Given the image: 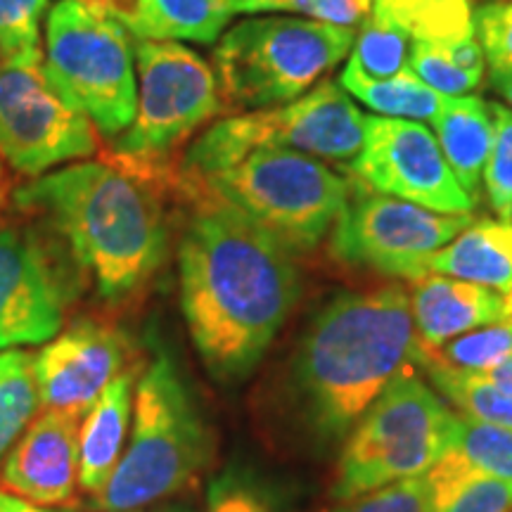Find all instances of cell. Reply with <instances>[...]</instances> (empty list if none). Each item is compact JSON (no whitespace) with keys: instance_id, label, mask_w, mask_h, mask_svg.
<instances>
[{"instance_id":"cell-38","label":"cell","mask_w":512,"mask_h":512,"mask_svg":"<svg viewBox=\"0 0 512 512\" xmlns=\"http://www.w3.org/2000/svg\"><path fill=\"white\" fill-rule=\"evenodd\" d=\"M0 512H74L72 508H48V505H36L27 501V498H19L10 491L0 489Z\"/></svg>"},{"instance_id":"cell-22","label":"cell","mask_w":512,"mask_h":512,"mask_svg":"<svg viewBox=\"0 0 512 512\" xmlns=\"http://www.w3.org/2000/svg\"><path fill=\"white\" fill-rule=\"evenodd\" d=\"M370 15L403 31L411 43L446 53L477 38L470 0H373Z\"/></svg>"},{"instance_id":"cell-8","label":"cell","mask_w":512,"mask_h":512,"mask_svg":"<svg viewBox=\"0 0 512 512\" xmlns=\"http://www.w3.org/2000/svg\"><path fill=\"white\" fill-rule=\"evenodd\" d=\"M43 69L57 95L86 114L107 138L136 117L138 76L131 36L91 0H60L43 36Z\"/></svg>"},{"instance_id":"cell-41","label":"cell","mask_w":512,"mask_h":512,"mask_svg":"<svg viewBox=\"0 0 512 512\" xmlns=\"http://www.w3.org/2000/svg\"><path fill=\"white\" fill-rule=\"evenodd\" d=\"M503 320L512 323V287L508 292H503Z\"/></svg>"},{"instance_id":"cell-42","label":"cell","mask_w":512,"mask_h":512,"mask_svg":"<svg viewBox=\"0 0 512 512\" xmlns=\"http://www.w3.org/2000/svg\"><path fill=\"white\" fill-rule=\"evenodd\" d=\"M356 5H358V8H361V12H363V15H370V8H373V0H356Z\"/></svg>"},{"instance_id":"cell-40","label":"cell","mask_w":512,"mask_h":512,"mask_svg":"<svg viewBox=\"0 0 512 512\" xmlns=\"http://www.w3.org/2000/svg\"><path fill=\"white\" fill-rule=\"evenodd\" d=\"M121 512H195V510H192L190 505L171 503V505H159V508H152V510H121Z\"/></svg>"},{"instance_id":"cell-44","label":"cell","mask_w":512,"mask_h":512,"mask_svg":"<svg viewBox=\"0 0 512 512\" xmlns=\"http://www.w3.org/2000/svg\"><path fill=\"white\" fill-rule=\"evenodd\" d=\"M5 197H8V192H5V188H0V207L5 204Z\"/></svg>"},{"instance_id":"cell-25","label":"cell","mask_w":512,"mask_h":512,"mask_svg":"<svg viewBox=\"0 0 512 512\" xmlns=\"http://www.w3.org/2000/svg\"><path fill=\"white\" fill-rule=\"evenodd\" d=\"M441 458L465 475L512 482V430L458 415L451 444Z\"/></svg>"},{"instance_id":"cell-13","label":"cell","mask_w":512,"mask_h":512,"mask_svg":"<svg viewBox=\"0 0 512 512\" xmlns=\"http://www.w3.org/2000/svg\"><path fill=\"white\" fill-rule=\"evenodd\" d=\"M93 121L50 86L43 62L0 64V159L38 178L57 166L98 155Z\"/></svg>"},{"instance_id":"cell-6","label":"cell","mask_w":512,"mask_h":512,"mask_svg":"<svg viewBox=\"0 0 512 512\" xmlns=\"http://www.w3.org/2000/svg\"><path fill=\"white\" fill-rule=\"evenodd\" d=\"M363 145V114L339 81H320L299 100L211 124L176 164V181H202L259 150H292L349 164Z\"/></svg>"},{"instance_id":"cell-28","label":"cell","mask_w":512,"mask_h":512,"mask_svg":"<svg viewBox=\"0 0 512 512\" xmlns=\"http://www.w3.org/2000/svg\"><path fill=\"white\" fill-rule=\"evenodd\" d=\"M408 53H411V41L403 31L384 19L368 15L361 22V31L356 34L354 48L347 60L354 62L368 76L389 79V76L406 72Z\"/></svg>"},{"instance_id":"cell-26","label":"cell","mask_w":512,"mask_h":512,"mask_svg":"<svg viewBox=\"0 0 512 512\" xmlns=\"http://www.w3.org/2000/svg\"><path fill=\"white\" fill-rule=\"evenodd\" d=\"M38 408L34 354L19 349L0 351V460L31 425Z\"/></svg>"},{"instance_id":"cell-7","label":"cell","mask_w":512,"mask_h":512,"mask_svg":"<svg viewBox=\"0 0 512 512\" xmlns=\"http://www.w3.org/2000/svg\"><path fill=\"white\" fill-rule=\"evenodd\" d=\"M138 102L131 126L114 138L112 157L166 190L174 188V157L223 112L214 67L176 41H136Z\"/></svg>"},{"instance_id":"cell-20","label":"cell","mask_w":512,"mask_h":512,"mask_svg":"<svg viewBox=\"0 0 512 512\" xmlns=\"http://www.w3.org/2000/svg\"><path fill=\"white\" fill-rule=\"evenodd\" d=\"M430 124L458 183L477 202L486 159L494 145L491 102L479 95H441Z\"/></svg>"},{"instance_id":"cell-2","label":"cell","mask_w":512,"mask_h":512,"mask_svg":"<svg viewBox=\"0 0 512 512\" xmlns=\"http://www.w3.org/2000/svg\"><path fill=\"white\" fill-rule=\"evenodd\" d=\"M162 183L119 159H83L24 183L22 211L36 214L74 256L107 304L138 297L169 254Z\"/></svg>"},{"instance_id":"cell-32","label":"cell","mask_w":512,"mask_h":512,"mask_svg":"<svg viewBox=\"0 0 512 512\" xmlns=\"http://www.w3.org/2000/svg\"><path fill=\"white\" fill-rule=\"evenodd\" d=\"M408 72H413L422 83H427L441 95H470L484 81V76L465 72L463 67H458L446 55V50L422 46V43H411Z\"/></svg>"},{"instance_id":"cell-39","label":"cell","mask_w":512,"mask_h":512,"mask_svg":"<svg viewBox=\"0 0 512 512\" xmlns=\"http://www.w3.org/2000/svg\"><path fill=\"white\" fill-rule=\"evenodd\" d=\"M486 375H489L491 380L498 384V387L512 394V356L505 363H501V366H498V368L489 370V373H486Z\"/></svg>"},{"instance_id":"cell-3","label":"cell","mask_w":512,"mask_h":512,"mask_svg":"<svg viewBox=\"0 0 512 512\" xmlns=\"http://www.w3.org/2000/svg\"><path fill=\"white\" fill-rule=\"evenodd\" d=\"M420 337L399 285L342 292L320 309L292 356V392L320 441L347 439L396 375L415 363Z\"/></svg>"},{"instance_id":"cell-29","label":"cell","mask_w":512,"mask_h":512,"mask_svg":"<svg viewBox=\"0 0 512 512\" xmlns=\"http://www.w3.org/2000/svg\"><path fill=\"white\" fill-rule=\"evenodd\" d=\"M434 354L453 368L489 373L512 356V323L498 320V323L484 325V328L451 339L441 349H434Z\"/></svg>"},{"instance_id":"cell-37","label":"cell","mask_w":512,"mask_h":512,"mask_svg":"<svg viewBox=\"0 0 512 512\" xmlns=\"http://www.w3.org/2000/svg\"><path fill=\"white\" fill-rule=\"evenodd\" d=\"M486 76H489L491 88L503 100V105L512 110V62L486 64Z\"/></svg>"},{"instance_id":"cell-27","label":"cell","mask_w":512,"mask_h":512,"mask_svg":"<svg viewBox=\"0 0 512 512\" xmlns=\"http://www.w3.org/2000/svg\"><path fill=\"white\" fill-rule=\"evenodd\" d=\"M50 0H0V64L43 62L41 22Z\"/></svg>"},{"instance_id":"cell-14","label":"cell","mask_w":512,"mask_h":512,"mask_svg":"<svg viewBox=\"0 0 512 512\" xmlns=\"http://www.w3.org/2000/svg\"><path fill=\"white\" fill-rule=\"evenodd\" d=\"M344 171L363 188L437 214H470L475 207L422 121L363 117L361 152Z\"/></svg>"},{"instance_id":"cell-36","label":"cell","mask_w":512,"mask_h":512,"mask_svg":"<svg viewBox=\"0 0 512 512\" xmlns=\"http://www.w3.org/2000/svg\"><path fill=\"white\" fill-rule=\"evenodd\" d=\"M475 29L486 64L512 62V0H491L475 8Z\"/></svg>"},{"instance_id":"cell-21","label":"cell","mask_w":512,"mask_h":512,"mask_svg":"<svg viewBox=\"0 0 512 512\" xmlns=\"http://www.w3.org/2000/svg\"><path fill=\"white\" fill-rule=\"evenodd\" d=\"M420 273H439L501 294L508 292L512 287V223L472 221L446 247L427 254Z\"/></svg>"},{"instance_id":"cell-30","label":"cell","mask_w":512,"mask_h":512,"mask_svg":"<svg viewBox=\"0 0 512 512\" xmlns=\"http://www.w3.org/2000/svg\"><path fill=\"white\" fill-rule=\"evenodd\" d=\"M494 110V145L484 166V190L491 209L505 223H512V110L491 102Z\"/></svg>"},{"instance_id":"cell-24","label":"cell","mask_w":512,"mask_h":512,"mask_svg":"<svg viewBox=\"0 0 512 512\" xmlns=\"http://www.w3.org/2000/svg\"><path fill=\"white\" fill-rule=\"evenodd\" d=\"M339 86L351 98L361 100L368 110L377 112V117L430 121L441 102V93L422 83L408 69L389 79H375L361 72L351 60H347L339 74Z\"/></svg>"},{"instance_id":"cell-10","label":"cell","mask_w":512,"mask_h":512,"mask_svg":"<svg viewBox=\"0 0 512 512\" xmlns=\"http://www.w3.org/2000/svg\"><path fill=\"white\" fill-rule=\"evenodd\" d=\"M197 183L259 223L292 254L313 252L349 200V176L292 150H259ZM176 188V185H174Z\"/></svg>"},{"instance_id":"cell-35","label":"cell","mask_w":512,"mask_h":512,"mask_svg":"<svg viewBox=\"0 0 512 512\" xmlns=\"http://www.w3.org/2000/svg\"><path fill=\"white\" fill-rule=\"evenodd\" d=\"M432 512H512V482L494 477H472L434 503Z\"/></svg>"},{"instance_id":"cell-17","label":"cell","mask_w":512,"mask_h":512,"mask_svg":"<svg viewBox=\"0 0 512 512\" xmlns=\"http://www.w3.org/2000/svg\"><path fill=\"white\" fill-rule=\"evenodd\" d=\"M411 313L422 344L441 349L467 332L503 320V294L491 287L430 273L413 280Z\"/></svg>"},{"instance_id":"cell-34","label":"cell","mask_w":512,"mask_h":512,"mask_svg":"<svg viewBox=\"0 0 512 512\" xmlns=\"http://www.w3.org/2000/svg\"><path fill=\"white\" fill-rule=\"evenodd\" d=\"M204 512H280V508L252 477L226 472L211 482Z\"/></svg>"},{"instance_id":"cell-5","label":"cell","mask_w":512,"mask_h":512,"mask_svg":"<svg viewBox=\"0 0 512 512\" xmlns=\"http://www.w3.org/2000/svg\"><path fill=\"white\" fill-rule=\"evenodd\" d=\"M356 29L306 17H247L216 41L214 67L223 112H256L299 100L330 74Z\"/></svg>"},{"instance_id":"cell-19","label":"cell","mask_w":512,"mask_h":512,"mask_svg":"<svg viewBox=\"0 0 512 512\" xmlns=\"http://www.w3.org/2000/svg\"><path fill=\"white\" fill-rule=\"evenodd\" d=\"M136 370H121L93 403L79 427V484L98 498L105 491L121 456L136 399Z\"/></svg>"},{"instance_id":"cell-15","label":"cell","mask_w":512,"mask_h":512,"mask_svg":"<svg viewBox=\"0 0 512 512\" xmlns=\"http://www.w3.org/2000/svg\"><path fill=\"white\" fill-rule=\"evenodd\" d=\"M126 363V339L117 328L83 318L34 356L41 406L76 418L86 415Z\"/></svg>"},{"instance_id":"cell-23","label":"cell","mask_w":512,"mask_h":512,"mask_svg":"<svg viewBox=\"0 0 512 512\" xmlns=\"http://www.w3.org/2000/svg\"><path fill=\"white\" fill-rule=\"evenodd\" d=\"M415 363L425 370L434 389L458 408L460 415L512 430V394L498 387L489 375L448 366L434 354V349L422 344V339Z\"/></svg>"},{"instance_id":"cell-12","label":"cell","mask_w":512,"mask_h":512,"mask_svg":"<svg viewBox=\"0 0 512 512\" xmlns=\"http://www.w3.org/2000/svg\"><path fill=\"white\" fill-rule=\"evenodd\" d=\"M83 283L86 275L55 233L0 226V351L50 342Z\"/></svg>"},{"instance_id":"cell-33","label":"cell","mask_w":512,"mask_h":512,"mask_svg":"<svg viewBox=\"0 0 512 512\" xmlns=\"http://www.w3.org/2000/svg\"><path fill=\"white\" fill-rule=\"evenodd\" d=\"M332 512H432L427 477H411L347 498Z\"/></svg>"},{"instance_id":"cell-16","label":"cell","mask_w":512,"mask_h":512,"mask_svg":"<svg viewBox=\"0 0 512 512\" xmlns=\"http://www.w3.org/2000/svg\"><path fill=\"white\" fill-rule=\"evenodd\" d=\"M79 482V418L46 411L31 420L0 465V489L36 505L67 503Z\"/></svg>"},{"instance_id":"cell-4","label":"cell","mask_w":512,"mask_h":512,"mask_svg":"<svg viewBox=\"0 0 512 512\" xmlns=\"http://www.w3.org/2000/svg\"><path fill=\"white\" fill-rule=\"evenodd\" d=\"M211 437L200 406L176 361L159 349L140 375L133 399V430L98 508L140 510L178 494L209 463Z\"/></svg>"},{"instance_id":"cell-45","label":"cell","mask_w":512,"mask_h":512,"mask_svg":"<svg viewBox=\"0 0 512 512\" xmlns=\"http://www.w3.org/2000/svg\"><path fill=\"white\" fill-rule=\"evenodd\" d=\"M0 226H3V223H0Z\"/></svg>"},{"instance_id":"cell-31","label":"cell","mask_w":512,"mask_h":512,"mask_svg":"<svg viewBox=\"0 0 512 512\" xmlns=\"http://www.w3.org/2000/svg\"><path fill=\"white\" fill-rule=\"evenodd\" d=\"M235 15H273V12H283V15H299L306 19H316V22L339 24V27L354 29L358 22H363L361 8L356 0H230Z\"/></svg>"},{"instance_id":"cell-18","label":"cell","mask_w":512,"mask_h":512,"mask_svg":"<svg viewBox=\"0 0 512 512\" xmlns=\"http://www.w3.org/2000/svg\"><path fill=\"white\" fill-rule=\"evenodd\" d=\"M138 41L211 46L235 17L230 0H91Z\"/></svg>"},{"instance_id":"cell-43","label":"cell","mask_w":512,"mask_h":512,"mask_svg":"<svg viewBox=\"0 0 512 512\" xmlns=\"http://www.w3.org/2000/svg\"><path fill=\"white\" fill-rule=\"evenodd\" d=\"M3 183H5V162L0 159V188H3Z\"/></svg>"},{"instance_id":"cell-1","label":"cell","mask_w":512,"mask_h":512,"mask_svg":"<svg viewBox=\"0 0 512 512\" xmlns=\"http://www.w3.org/2000/svg\"><path fill=\"white\" fill-rule=\"evenodd\" d=\"M176 190L192 207L178 242L183 318L211 377L242 382L299 302L294 254L202 185Z\"/></svg>"},{"instance_id":"cell-11","label":"cell","mask_w":512,"mask_h":512,"mask_svg":"<svg viewBox=\"0 0 512 512\" xmlns=\"http://www.w3.org/2000/svg\"><path fill=\"white\" fill-rule=\"evenodd\" d=\"M472 221L470 214H437L351 181L349 200L330 230V252L342 264L413 283L422 278V259L446 247Z\"/></svg>"},{"instance_id":"cell-9","label":"cell","mask_w":512,"mask_h":512,"mask_svg":"<svg viewBox=\"0 0 512 512\" xmlns=\"http://www.w3.org/2000/svg\"><path fill=\"white\" fill-rule=\"evenodd\" d=\"M458 415L413 370H403L344 439L332 496L347 501L422 477L451 444Z\"/></svg>"}]
</instances>
